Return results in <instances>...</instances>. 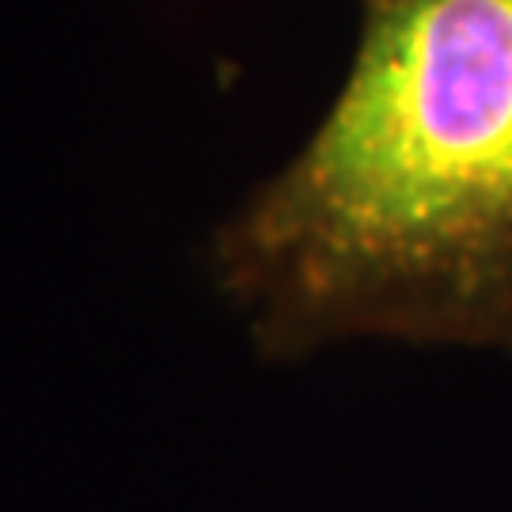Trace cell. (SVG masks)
<instances>
[{
	"instance_id": "6da1fadb",
	"label": "cell",
	"mask_w": 512,
	"mask_h": 512,
	"mask_svg": "<svg viewBox=\"0 0 512 512\" xmlns=\"http://www.w3.org/2000/svg\"><path fill=\"white\" fill-rule=\"evenodd\" d=\"M205 274L270 365L512 357V0H361L338 92L213 228Z\"/></svg>"
}]
</instances>
